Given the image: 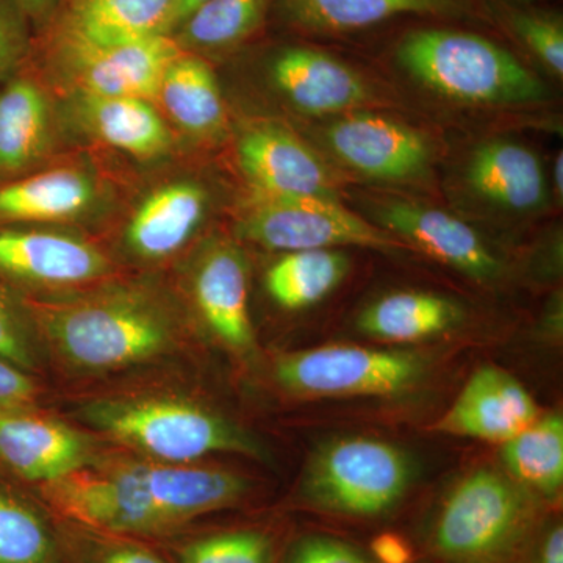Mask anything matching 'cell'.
<instances>
[{"label":"cell","mask_w":563,"mask_h":563,"mask_svg":"<svg viewBox=\"0 0 563 563\" xmlns=\"http://www.w3.org/2000/svg\"><path fill=\"white\" fill-rule=\"evenodd\" d=\"M43 329L55 351L85 372H111L172 350L169 314L147 296L121 291L57 303L43 310Z\"/></svg>","instance_id":"1"},{"label":"cell","mask_w":563,"mask_h":563,"mask_svg":"<svg viewBox=\"0 0 563 563\" xmlns=\"http://www.w3.org/2000/svg\"><path fill=\"white\" fill-rule=\"evenodd\" d=\"M398 60L413 79L454 101L493 107L547 101L542 80L510 52L473 33H409L399 44Z\"/></svg>","instance_id":"2"},{"label":"cell","mask_w":563,"mask_h":563,"mask_svg":"<svg viewBox=\"0 0 563 563\" xmlns=\"http://www.w3.org/2000/svg\"><path fill=\"white\" fill-rule=\"evenodd\" d=\"M533 520V493L506 472L481 466L448 493L433 521L432 550L444 563H507Z\"/></svg>","instance_id":"3"},{"label":"cell","mask_w":563,"mask_h":563,"mask_svg":"<svg viewBox=\"0 0 563 563\" xmlns=\"http://www.w3.org/2000/svg\"><path fill=\"white\" fill-rule=\"evenodd\" d=\"M111 439L163 462L185 463L217 453L262 457L261 443L206 407L177 398L102 399L81 410Z\"/></svg>","instance_id":"4"},{"label":"cell","mask_w":563,"mask_h":563,"mask_svg":"<svg viewBox=\"0 0 563 563\" xmlns=\"http://www.w3.org/2000/svg\"><path fill=\"white\" fill-rule=\"evenodd\" d=\"M410 455L372 437H344L322 444L310 459L302 496L310 506L346 517L390 512L413 483Z\"/></svg>","instance_id":"5"},{"label":"cell","mask_w":563,"mask_h":563,"mask_svg":"<svg viewBox=\"0 0 563 563\" xmlns=\"http://www.w3.org/2000/svg\"><path fill=\"white\" fill-rule=\"evenodd\" d=\"M236 233L246 242L285 254L344 246L380 252L406 247L401 240L352 213L336 199L307 196L252 192Z\"/></svg>","instance_id":"6"},{"label":"cell","mask_w":563,"mask_h":563,"mask_svg":"<svg viewBox=\"0 0 563 563\" xmlns=\"http://www.w3.org/2000/svg\"><path fill=\"white\" fill-rule=\"evenodd\" d=\"M277 383L303 398L396 396L417 387L428 362L415 352L328 344L277 358Z\"/></svg>","instance_id":"7"},{"label":"cell","mask_w":563,"mask_h":563,"mask_svg":"<svg viewBox=\"0 0 563 563\" xmlns=\"http://www.w3.org/2000/svg\"><path fill=\"white\" fill-rule=\"evenodd\" d=\"M47 487L52 506L70 523L110 536H163L143 463L106 473L77 470Z\"/></svg>","instance_id":"8"},{"label":"cell","mask_w":563,"mask_h":563,"mask_svg":"<svg viewBox=\"0 0 563 563\" xmlns=\"http://www.w3.org/2000/svg\"><path fill=\"white\" fill-rule=\"evenodd\" d=\"M322 140L336 161L368 179L404 184L431 173L432 151L426 136L390 118L347 114L328 125Z\"/></svg>","instance_id":"9"},{"label":"cell","mask_w":563,"mask_h":563,"mask_svg":"<svg viewBox=\"0 0 563 563\" xmlns=\"http://www.w3.org/2000/svg\"><path fill=\"white\" fill-rule=\"evenodd\" d=\"M180 54L172 36L154 35L58 58L76 95L151 101L157 99L166 70Z\"/></svg>","instance_id":"10"},{"label":"cell","mask_w":563,"mask_h":563,"mask_svg":"<svg viewBox=\"0 0 563 563\" xmlns=\"http://www.w3.org/2000/svg\"><path fill=\"white\" fill-rule=\"evenodd\" d=\"M385 232L477 282H493L503 263L483 235L448 211L409 201H387L374 210Z\"/></svg>","instance_id":"11"},{"label":"cell","mask_w":563,"mask_h":563,"mask_svg":"<svg viewBox=\"0 0 563 563\" xmlns=\"http://www.w3.org/2000/svg\"><path fill=\"white\" fill-rule=\"evenodd\" d=\"M236 158L254 192L339 201L325 163L280 125L258 124L244 131L236 143Z\"/></svg>","instance_id":"12"},{"label":"cell","mask_w":563,"mask_h":563,"mask_svg":"<svg viewBox=\"0 0 563 563\" xmlns=\"http://www.w3.org/2000/svg\"><path fill=\"white\" fill-rule=\"evenodd\" d=\"M539 406L523 385L501 368L483 366L470 377L433 431L506 443L540 417Z\"/></svg>","instance_id":"13"},{"label":"cell","mask_w":563,"mask_h":563,"mask_svg":"<svg viewBox=\"0 0 563 563\" xmlns=\"http://www.w3.org/2000/svg\"><path fill=\"white\" fill-rule=\"evenodd\" d=\"M109 269V258L77 236L0 224V276L51 287L96 280Z\"/></svg>","instance_id":"14"},{"label":"cell","mask_w":563,"mask_h":563,"mask_svg":"<svg viewBox=\"0 0 563 563\" xmlns=\"http://www.w3.org/2000/svg\"><path fill=\"white\" fill-rule=\"evenodd\" d=\"M192 296L211 332L236 352L254 350L250 317V272L235 244H213L199 258L192 276Z\"/></svg>","instance_id":"15"},{"label":"cell","mask_w":563,"mask_h":563,"mask_svg":"<svg viewBox=\"0 0 563 563\" xmlns=\"http://www.w3.org/2000/svg\"><path fill=\"white\" fill-rule=\"evenodd\" d=\"M470 190L496 209L532 214L550 201V181L536 152L510 140H490L474 147L465 166Z\"/></svg>","instance_id":"16"},{"label":"cell","mask_w":563,"mask_h":563,"mask_svg":"<svg viewBox=\"0 0 563 563\" xmlns=\"http://www.w3.org/2000/svg\"><path fill=\"white\" fill-rule=\"evenodd\" d=\"M90 457L87 440L54 420L22 410H0V462L33 483H55L81 470Z\"/></svg>","instance_id":"17"},{"label":"cell","mask_w":563,"mask_h":563,"mask_svg":"<svg viewBox=\"0 0 563 563\" xmlns=\"http://www.w3.org/2000/svg\"><path fill=\"white\" fill-rule=\"evenodd\" d=\"M172 0H63L57 54L98 49L162 35Z\"/></svg>","instance_id":"18"},{"label":"cell","mask_w":563,"mask_h":563,"mask_svg":"<svg viewBox=\"0 0 563 563\" xmlns=\"http://www.w3.org/2000/svg\"><path fill=\"white\" fill-rule=\"evenodd\" d=\"M274 87L302 113L324 117L358 109L369 88L350 66L307 47L280 52L272 65Z\"/></svg>","instance_id":"19"},{"label":"cell","mask_w":563,"mask_h":563,"mask_svg":"<svg viewBox=\"0 0 563 563\" xmlns=\"http://www.w3.org/2000/svg\"><path fill=\"white\" fill-rule=\"evenodd\" d=\"M147 485L163 536L233 506L250 490L240 474L187 465H147Z\"/></svg>","instance_id":"20"},{"label":"cell","mask_w":563,"mask_h":563,"mask_svg":"<svg viewBox=\"0 0 563 563\" xmlns=\"http://www.w3.org/2000/svg\"><path fill=\"white\" fill-rule=\"evenodd\" d=\"M209 195L196 181L180 180L151 192L132 214L125 243L133 254L161 261L185 246L206 218Z\"/></svg>","instance_id":"21"},{"label":"cell","mask_w":563,"mask_h":563,"mask_svg":"<svg viewBox=\"0 0 563 563\" xmlns=\"http://www.w3.org/2000/svg\"><path fill=\"white\" fill-rule=\"evenodd\" d=\"M73 111L85 132L132 157L150 161L172 150V132L151 101L74 92Z\"/></svg>","instance_id":"22"},{"label":"cell","mask_w":563,"mask_h":563,"mask_svg":"<svg viewBox=\"0 0 563 563\" xmlns=\"http://www.w3.org/2000/svg\"><path fill=\"white\" fill-rule=\"evenodd\" d=\"M98 185L76 168L51 169L0 185V224L76 220L98 201Z\"/></svg>","instance_id":"23"},{"label":"cell","mask_w":563,"mask_h":563,"mask_svg":"<svg viewBox=\"0 0 563 563\" xmlns=\"http://www.w3.org/2000/svg\"><path fill=\"white\" fill-rule=\"evenodd\" d=\"M52 140L51 103L36 81L7 80L0 90V176L29 172L47 154Z\"/></svg>","instance_id":"24"},{"label":"cell","mask_w":563,"mask_h":563,"mask_svg":"<svg viewBox=\"0 0 563 563\" xmlns=\"http://www.w3.org/2000/svg\"><path fill=\"white\" fill-rule=\"evenodd\" d=\"M462 320V307L444 296L396 291L366 307L357 328L383 342L412 343L451 331Z\"/></svg>","instance_id":"25"},{"label":"cell","mask_w":563,"mask_h":563,"mask_svg":"<svg viewBox=\"0 0 563 563\" xmlns=\"http://www.w3.org/2000/svg\"><path fill=\"white\" fill-rule=\"evenodd\" d=\"M157 99L181 131L199 139L220 135L225 109L213 69L191 55H179L163 77Z\"/></svg>","instance_id":"26"},{"label":"cell","mask_w":563,"mask_h":563,"mask_svg":"<svg viewBox=\"0 0 563 563\" xmlns=\"http://www.w3.org/2000/svg\"><path fill=\"white\" fill-rule=\"evenodd\" d=\"M501 461L506 473L529 492L558 496L563 485L562 415H540L501 444Z\"/></svg>","instance_id":"27"},{"label":"cell","mask_w":563,"mask_h":563,"mask_svg":"<svg viewBox=\"0 0 563 563\" xmlns=\"http://www.w3.org/2000/svg\"><path fill=\"white\" fill-rule=\"evenodd\" d=\"M350 272L342 251L287 252L266 272L265 287L273 301L288 310H301L331 295Z\"/></svg>","instance_id":"28"},{"label":"cell","mask_w":563,"mask_h":563,"mask_svg":"<svg viewBox=\"0 0 563 563\" xmlns=\"http://www.w3.org/2000/svg\"><path fill=\"white\" fill-rule=\"evenodd\" d=\"M303 27L347 32L369 27L399 14L442 13L454 0H288Z\"/></svg>","instance_id":"29"},{"label":"cell","mask_w":563,"mask_h":563,"mask_svg":"<svg viewBox=\"0 0 563 563\" xmlns=\"http://www.w3.org/2000/svg\"><path fill=\"white\" fill-rule=\"evenodd\" d=\"M268 0H207L179 29L176 43L213 51L246 38L261 24Z\"/></svg>","instance_id":"30"},{"label":"cell","mask_w":563,"mask_h":563,"mask_svg":"<svg viewBox=\"0 0 563 563\" xmlns=\"http://www.w3.org/2000/svg\"><path fill=\"white\" fill-rule=\"evenodd\" d=\"M0 563H62L49 525L27 504L0 488Z\"/></svg>","instance_id":"31"},{"label":"cell","mask_w":563,"mask_h":563,"mask_svg":"<svg viewBox=\"0 0 563 563\" xmlns=\"http://www.w3.org/2000/svg\"><path fill=\"white\" fill-rule=\"evenodd\" d=\"M179 563H274V544L255 529L210 533L185 544Z\"/></svg>","instance_id":"32"},{"label":"cell","mask_w":563,"mask_h":563,"mask_svg":"<svg viewBox=\"0 0 563 563\" xmlns=\"http://www.w3.org/2000/svg\"><path fill=\"white\" fill-rule=\"evenodd\" d=\"M29 51V18L18 0H0V84L11 79Z\"/></svg>","instance_id":"33"},{"label":"cell","mask_w":563,"mask_h":563,"mask_svg":"<svg viewBox=\"0 0 563 563\" xmlns=\"http://www.w3.org/2000/svg\"><path fill=\"white\" fill-rule=\"evenodd\" d=\"M77 526V525H76ZM88 547L76 563H169L144 544L125 540L128 537L110 536L81 528Z\"/></svg>","instance_id":"34"},{"label":"cell","mask_w":563,"mask_h":563,"mask_svg":"<svg viewBox=\"0 0 563 563\" xmlns=\"http://www.w3.org/2000/svg\"><path fill=\"white\" fill-rule=\"evenodd\" d=\"M518 35L529 49L542 60L555 76L563 74V33L555 21L537 16H518L515 20Z\"/></svg>","instance_id":"35"},{"label":"cell","mask_w":563,"mask_h":563,"mask_svg":"<svg viewBox=\"0 0 563 563\" xmlns=\"http://www.w3.org/2000/svg\"><path fill=\"white\" fill-rule=\"evenodd\" d=\"M285 563H373L354 544L331 536H307L298 540Z\"/></svg>","instance_id":"36"},{"label":"cell","mask_w":563,"mask_h":563,"mask_svg":"<svg viewBox=\"0 0 563 563\" xmlns=\"http://www.w3.org/2000/svg\"><path fill=\"white\" fill-rule=\"evenodd\" d=\"M0 357L27 369L33 365L32 351L20 318L13 307L0 296Z\"/></svg>","instance_id":"37"},{"label":"cell","mask_w":563,"mask_h":563,"mask_svg":"<svg viewBox=\"0 0 563 563\" xmlns=\"http://www.w3.org/2000/svg\"><path fill=\"white\" fill-rule=\"evenodd\" d=\"M36 387L24 369L0 357V410H22L35 401Z\"/></svg>","instance_id":"38"},{"label":"cell","mask_w":563,"mask_h":563,"mask_svg":"<svg viewBox=\"0 0 563 563\" xmlns=\"http://www.w3.org/2000/svg\"><path fill=\"white\" fill-rule=\"evenodd\" d=\"M372 554L379 563H412V550L396 533L377 536L372 543Z\"/></svg>","instance_id":"39"},{"label":"cell","mask_w":563,"mask_h":563,"mask_svg":"<svg viewBox=\"0 0 563 563\" xmlns=\"http://www.w3.org/2000/svg\"><path fill=\"white\" fill-rule=\"evenodd\" d=\"M536 563H563V528L554 521L537 544Z\"/></svg>","instance_id":"40"},{"label":"cell","mask_w":563,"mask_h":563,"mask_svg":"<svg viewBox=\"0 0 563 563\" xmlns=\"http://www.w3.org/2000/svg\"><path fill=\"white\" fill-rule=\"evenodd\" d=\"M206 2L207 0H172L165 24H163L162 35L172 36V33L180 27L181 22Z\"/></svg>","instance_id":"41"},{"label":"cell","mask_w":563,"mask_h":563,"mask_svg":"<svg viewBox=\"0 0 563 563\" xmlns=\"http://www.w3.org/2000/svg\"><path fill=\"white\" fill-rule=\"evenodd\" d=\"M21 9L24 10L29 21L35 24H44L49 21L52 14L60 9L63 0H18Z\"/></svg>","instance_id":"42"},{"label":"cell","mask_w":563,"mask_h":563,"mask_svg":"<svg viewBox=\"0 0 563 563\" xmlns=\"http://www.w3.org/2000/svg\"><path fill=\"white\" fill-rule=\"evenodd\" d=\"M562 174H563V154L561 151V152H559L558 157L554 158L553 173H551V176H553V188H554L555 192H559V199L562 198V191H563Z\"/></svg>","instance_id":"43"}]
</instances>
